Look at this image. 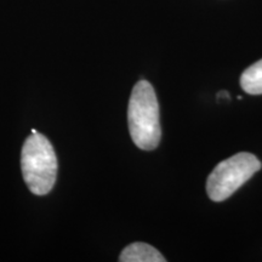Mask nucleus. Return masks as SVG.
<instances>
[{
	"instance_id": "obj_1",
	"label": "nucleus",
	"mask_w": 262,
	"mask_h": 262,
	"mask_svg": "<svg viewBox=\"0 0 262 262\" xmlns=\"http://www.w3.org/2000/svg\"><path fill=\"white\" fill-rule=\"evenodd\" d=\"M127 124L131 139L140 149L152 150L158 147L162 137L159 104L148 81L140 80L134 86L127 107Z\"/></svg>"
},
{
	"instance_id": "obj_2",
	"label": "nucleus",
	"mask_w": 262,
	"mask_h": 262,
	"mask_svg": "<svg viewBox=\"0 0 262 262\" xmlns=\"http://www.w3.org/2000/svg\"><path fill=\"white\" fill-rule=\"evenodd\" d=\"M21 169L32 193L45 195L54 187L57 176V158L54 147L41 134H32L21 153Z\"/></svg>"
},
{
	"instance_id": "obj_3",
	"label": "nucleus",
	"mask_w": 262,
	"mask_h": 262,
	"mask_svg": "<svg viewBox=\"0 0 262 262\" xmlns=\"http://www.w3.org/2000/svg\"><path fill=\"white\" fill-rule=\"evenodd\" d=\"M261 162L251 153L242 152L219 163L209 175L206 192L214 202H224L229 198L255 172L261 169Z\"/></svg>"
},
{
	"instance_id": "obj_4",
	"label": "nucleus",
	"mask_w": 262,
	"mask_h": 262,
	"mask_svg": "<svg viewBox=\"0 0 262 262\" xmlns=\"http://www.w3.org/2000/svg\"><path fill=\"white\" fill-rule=\"evenodd\" d=\"M120 262H164L165 257L153 248L152 245L146 243H134L127 245L120 254Z\"/></svg>"
},
{
	"instance_id": "obj_5",
	"label": "nucleus",
	"mask_w": 262,
	"mask_h": 262,
	"mask_svg": "<svg viewBox=\"0 0 262 262\" xmlns=\"http://www.w3.org/2000/svg\"><path fill=\"white\" fill-rule=\"evenodd\" d=\"M241 86L249 95H262V60L255 62L243 72Z\"/></svg>"
}]
</instances>
